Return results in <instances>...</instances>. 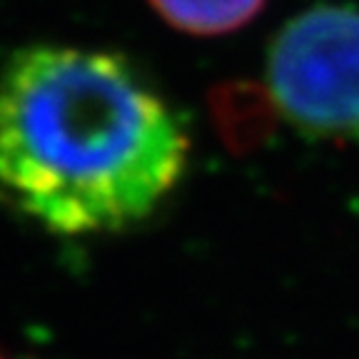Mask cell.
Segmentation results:
<instances>
[{"mask_svg": "<svg viewBox=\"0 0 359 359\" xmlns=\"http://www.w3.org/2000/svg\"><path fill=\"white\" fill-rule=\"evenodd\" d=\"M187 155L185 123L120 53L30 45L0 65V195L50 232L147 217Z\"/></svg>", "mask_w": 359, "mask_h": 359, "instance_id": "cell-1", "label": "cell"}, {"mask_svg": "<svg viewBox=\"0 0 359 359\" xmlns=\"http://www.w3.org/2000/svg\"><path fill=\"white\" fill-rule=\"evenodd\" d=\"M267 88L282 118L314 140L359 142V11L320 3L277 30Z\"/></svg>", "mask_w": 359, "mask_h": 359, "instance_id": "cell-2", "label": "cell"}, {"mask_svg": "<svg viewBox=\"0 0 359 359\" xmlns=\"http://www.w3.org/2000/svg\"><path fill=\"white\" fill-rule=\"evenodd\" d=\"M0 359H3V357H0Z\"/></svg>", "mask_w": 359, "mask_h": 359, "instance_id": "cell-4", "label": "cell"}, {"mask_svg": "<svg viewBox=\"0 0 359 359\" xmlns=\"http://www.w3.org/2000/svg\"><path fill=\"white\" fill-rule=\"evenodd\" d=\"M168 25L187 35L215 38L245 28L267 0H147Z\"/></svg>", "mask_w": 359, "mask_h": 359, "instance_id": "cell-3", "label": "cell"}]
</instances>
